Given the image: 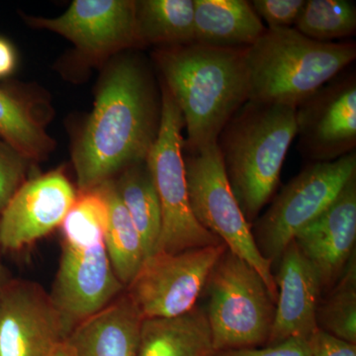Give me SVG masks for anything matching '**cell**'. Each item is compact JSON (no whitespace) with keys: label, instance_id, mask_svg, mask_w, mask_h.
I'll return each mask as SVG.
<instances>
[{"label":"cell","instance_id":"obj_22","mask_svg":"<svg viewBox=\"0 0 356 356\" xmlns=\"http://www.w3.org/2000/svg\"><path fill=\"white\" fill-rule=\"evenodd\" d=\"M138 41L168 46L194 39V0H145L136 2Z\"/></svg>","mask_w":356,"mask_h":356},{"label":"cell","instance_id":"obj_29","mask_svg":"<svg viewBox=\"0 0 356 356\" xmlns=\"http://www.w3.org/2000/svg\"><path fill=\"white\" fill-rule=\"evenodd\" d=\"M214 356H311L308 341L290 339L264 348L216 351Z\"/></svg>","mask_w":356,"mask_h":356},{"label":"cell","instance_id":"obj_16","mask_svg":"<svg viewBox=\"0 0 356 356\" xmlns=\"http://www.w3.org/2000/svg\"><path fill=\"white\" fill-rule=\"evenodd\" d=\"M275 315L266 346L290 339L308 341L318 331L317 309L323 293L315 268L294 241L280 259Z\"/></svg>","mask_w":356,"mask_h":356},{"label":"cell","instance_id":"obj_19","mask_svg":"<svg viewBox=\"0 0 356 356\" xmlns=\"http://www.w3.org/2000/svg\"><path fill=\"white\" fill-rule=\"evenodd\" d=\"M205 311L196 306L175 318H145L137 356H214Z\"/></svg>","mask_w":356,"mask_h":356},{"label":"cell","instance_id":"obj_7","mask_svg":"<svg viewBox=\"0 0 356 356\" xmlns=\"http://www.w3.org/2000/svg\"><path fill=\"white\" fill-rule=\"evenodd\" d=\"M188 151L186 156L184 149V158L192 213L199 224L216 236L229 252L254 267L277 300L273 262L257 248L252 225L232 191L217 144Z\"/></svg>","mask_w":356,"mask_h":356},{"label":"cell","instance_id":"obj_18","mask_svg":"<svg viewBox=\"0 0 356 356\" xmlns=\"http://www.w3.org/2000/svg\"><path fill=\"white\" fill-rule=\"evenodd\" d=\"M266 30L245 0H194L195 43L243 50L254 44Z\"/></svg>","mask_w":356,"mask_h":356},{"label":"cell","instance_id":"obj_25","mask_svg":"<svg viewBox=\"0 0 356 356\" xmlns=\"http://www.w3.org/2000/svg\"><path fill=\"white\" fill-rule=\"evenodd\" d=\"M108 218V206L102 185L79 191L62 224L63 242L89 245L102 242Z\"/></svg>","mask_w":356,"mask_h":356},{"label":"cell","instance_id":"obj_15","mask_svg":"<svg viewBox=\"0 0 356 356\" xmlns=\"http://www.w3.org/2000/svg\"><path fill=\"white\" fill-rule=\"evenodd\" d=\"M37 23L92 55L118 50L138 40L136 2L129 0H76L58 17Z\"/></svg>","mask_w":356,"mask_h":356},{"label":"cell","instance_id":"obj_1","mask_svg":"<svg viewBox=\"0 0 356 356\" xmlns=\"http://www.w3.org/2000/svg\"><path fill=\"white\" fill-rule=\"evenodd\" d=\"M161 99L147 70L135 60L110 70L74 153L79 191L144 163L158 138Z\"/></svg>","mask_w":356,"mask_h":356},{"label":"cell","instance_id":"obj_10","mask_svg":"<svg viewBox=\"0 0 356 356\" xmlns=\"http://www.w3.org/2000/svg\"><path fill=\"white\" fill-rule=\"evenodd\" d=\"M124 291L125 287L112 268L103 241L89 245L62 242L50 297L65 339L77 325L106 308Z\"/></svg>","mask_w":356,"mask_h":356},{"label":"cell","instance_id":"obj_14","mask_svg":"<svg viewBox=\"0 0 356 356\" xmlns=\"http://www.w3.org/2000/svg\"><path fill=\"white\" fill-rule=\"evenodd\" d=\"M293 241L315 268L323 292L329 291L355 254L356 175Z\"/></svg>","mask_w":356,"mask_h":356},{"label":"cell","instance_id":"obj_9","mask_svg":"<svg viewBox=\"0 0 356 356\" xmlns=\"http://www.w3.org/2000/svg\"><path fill=\"white\" fill-rule=\"evenodd\" d=\"M227 250L221 243L175 254L156 252L145 259L125 293L143 320L179 317L195 308Z\"/></svg>","mask_w":356,"mask_h":356},{"label":"cell","instance_id":"obj_23","mask_svg":"<svg viewBox=\"0 0 356 356\" xmlns=\"http://www.w3.org/2000/svg\"><path fill=\"white\" fill-rule=\"evenodd\" d=\"M317 324L327 334L356 346L355 254L327 296L318 303Z\"/></svg>","mask_w":356,"mask_h":356},{"label":"cell","instance_id":"obj_24","mask_svg":"<svg viewBox=\"0 0 356 356\" xmlns=\"http://www.w3.org/2000/svg\"><path fill=\"white\" fill-rule=\"evenodd\" d=\"M294 29L307 38L329 43L356 31V6L348 0H306Z\"/></svg>","mask_w":356,"mask_h":356},{"label":"cell","instance_id":"obj_3","mask_svg":"<svg viewBox=\"0 0 356 356\" xmlns=\"http://www.w3.org/2000/svg\"><path fill=\"white\" fill-rule=\"evenodd\" d=\"M296 134L294 108L250 100L220 134L217 146L225 172L250 224L277 189Z\"/></svg>","mask_w":356,"mask_h":356},{"label":"cell","instance_id":"obj_5","mask_svg":"<svg viewBox=\"0 0 356 356\" xmlns=\"http://www.w3.org/2000/svg\"><path fill=\"white\" fill-rule=\"evenodd\" d=\"M205 289L209 295L205 314L215 350L266 346L276 300L254 267L227 250Z\"/></svg>","mask_w":356,"mask_h":356},{"label":"cell","instance_id":"obj_31","mask_svg":"<svg viewBox=\"0 0 356 356\" xmlns=\"http://www.w3.org/2000/svg\"><path fill=\"white\" fill-rule=\"evenodd\" d=\"M15 53L11 44L0 38V77L9 76L15 67Z\"/></svg>","mask_w":356,"mask_h":356},{"label":"cell","instance_id":"obj_13","mask_svg":"<svg viewBox=\"0 0 356 356\" xmlns=\"http://www.w3.org/2000/svg\"><path fill=\"white\" fill-rule=\"evenodd\" d=\"M76 197L58 170L25 181L0 213V250L19 252L62 226Z\"/></svg>","mask_w":356,"mask_h":356},{"label":"cell","instance_id":"obj_6","mask_svg":"<svg viewBox=\"0 0 356 356\" xmlns=\"http://www.w3.org/2000/svg\"><path fill=\"white\" fill-rule=\"evenodd\" d=\"M184 117L163 84L159 135L147 158L158 192L161 231L156 252H175L222 243L199 224L189 202L185 173L182 130Z\"/></svg>","mask_w":356,"mask_h":356},{"label":"cell","instance_id":"obj_21","mask_svg":"<svg viewBox=\"0 0 356 356\" xmlns=\"http://www.w3.org/2000/svg\"><path fill=\"white\" fill-rule=\"evenodd\" d=\"M108 206V218L103 243L112 268L124 287H127L144 264V248L135 225L123 205L112 180L102 184Z\"/></svg>","mask_w":356,"mask_h":356},{"label":"cell","instance_id":"obj_33","mask_svg":"<svg viewBox=\"0 0 356 356\" xmlns=\"http://www.w3.org/2000/svg\"><path fill=\"white\" fill-rule=\"evenodd\" d=\"M53 356H74V351H72V346L67 341L60 344L57 350L54 353Z\"/></svg>","mask_w":356,"mask_h":356},{"label":"cell","instance_id":"obj_11","mask_svg":"<svg viewBox=\"0 0 356 356\" xmlns=\"http://www.w3.org/2000/svg\"><path fill=\"white\" fill-rule=\"evenodd\" d=\"M302 156L313 163L336 161L356 146V76L339 74L295 109Z\"/></svg>","mask_w":356,"mask_h":356},{"label":"cell","instance_id":"obj_4","mask_svg":"<svg viewBox=\"0 0 356 356\" xmlns=\"http://www.w3.org/2000/svg\"><path fill=\"white\" fill-rule=\"evenodd\" d=\"M355 58V42L325 43L294 28H266L245 51L248 100L296 109Z\"/></svg>","mask_w":356,"mask_h":356},{"label":"cell","instance_id":"obj_17","mask_svg":"<svg viewBox=\"0 0 356 356\" xmlns=\"http://www.w3.org/2000/svg\"><path fill=\"white\" fill-rule=\"evenodd\" d=\"M143 318L125 291L77 325L65 341L74 356H137Z\"/></svg>","mask_w":356,"mask_h":356},{"label":"cell","instance_id":"obj_26","mask_svg":"<svg viewBox=\"0 0 356 356\" xmlns=\"http://www.w3.org/2000/svg\"><path fill=\"white\" fill-rule=\"evenodd\" d=\"M0 136L24 158H39L49 139L24 105L0 90Z\"/></svg>","mask_w":356,"mask_h":356},{"label":"cell","instance_id":"obj_20","mask_svg":"<svg viewBox=\"0 0 356 356\" xmlns=\"http://www.w3.org/2000/svg\"><path fill=\"white\" fill-rule=\"evenodd\" d=\"M114 186L139 233L147 259L156 254L158 248L161 209L146 161L124 170L119 179L114 182Z\"/></svg>","mask_w":356,"mask_h":356},{"label":"cell","instance_id":"obj_12","mask_svg":"<svg viewBox=\"0 0 356 356\" xmlns=\"http://www.w3.org/2000/svg\"><path fill=\"white\" fill-rule=\"evenodd\" d=\"M50 293L13 278L0 292V356H53L65 341Z\"/></svg>","mask_w":356,"mask_h":356},{"label":"cell","instance_id":"obj_30","mask_svg":"<svg viewBox=\"0 0 356 356\" xmlns=\"http://www.w3.org/2000/svg\"><path fill=\"white\" fill-rule=\"evenodd\" d=\"M311 356H356V346L318 329L308 339Z\"/></svg>","mask_w":356,"mask_h":356},{"label":"cell","instance_id":"obj_27","mask_svg":"<svg viewBox=\"0 0 356 356\" xmlns=\"http://www.w3.org/2000/svg\"><path fill=\"white\" fill-rule=\"evenodd\" d=\"M24 156L0 142V213L24 184Z\"/></svg>","mask_w":356,"mask_h":356},{"label":"cell","instance_id":"obj_32","mask_svg":"<svg viewBox=\"0 0 356 356\" xmlns=\"http://www.w3.org/2000/svg\"><path fill=\"white\" fill-rule=\"evenodd\" d=\"M13 280L6 267L4 266L3 262H2L1 254H0V292L3 290V288L6 286L7 283Z\"/></svg>","mask_w":356,"mask_h":356},{"label":"cell","instance_id":"obj_8","mask_svg":"<svg viewBox=\"0 0 356 356\" xmlns=\"http://www.w3.org/2000/svg\"><path fill=\"white\" fill-rule=\"evenodd\" d=\"M356 175V154L306 166L274 199L254 225L255 243L269 261L278 262L295 236L316 219Z\"/></svg>","mask_w":356,"mask_h":356},{"label":"cell","instance_id":"obj_2","mask_svg":"<svg viewBox=\"0 0 356 356\" xmlns=\"http://www.w3.org/2000/svg\"><path fill=\"white\" fill-rule=\"evenodd\" d=\"M245 51L194 42L156 54L165 86L184 117L187 149L217 144L222 129L248 102Z\"/></svg>","mask_w":356,"mask_h":356},{"label":"cell","instance_id":"obj_28","mask_svg":"<svg viewBox=\"0 0 356 356\" xmlns=\"http://www.w3.org/2000/svg\"><path fill=\"white\" fill-rule=\"evenodd\" d=\"M306 0H254L255 13L268 28H292L298 19Z\"/></svg>","mask_w":356,"mask_h":356}]
</instances>
